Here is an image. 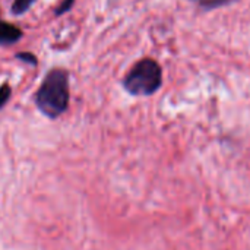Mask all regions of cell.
<instances>
[{
	"mask_svg": "<svg viewBox=\"0 0 250 250\" xmlns=\"http://www.w3.org/2000/svg\"><path fill=\"white\" fill-rule=\"evenodd\" d=\"M163 73L160 64L152 59L138 62L125 78V88L132 95H151L161 86Z\"/></svg>",
	"mask_w": 250,
	"mask_h": 250,
	"instance_id": "obj_2",
	"label": "cell"
},
{
	"mask_svg": "<svg viewBox=\"0 0 250 250\" xmlns=\"http://www.w3.org/2000/svg\"><path fill=\"white\" fill-rule=\"evenodd\" d=\"M34 1L35 0H15L12 4V12L15 15H22L34 4Z\"/></svg>",
	"mask_w": 250,
	"mask_h": 250,
	"instance_id": "obj_4",
	"label": "cell"
},
{
	"mask_svg": "<svg viewBox=\"0 0 250 250\" xmlns=\"http://www.w3.org/2000/svg\"><path fill=\"white\" fill-rule=\"evenodd\" d=\"M22 38V31L0 19V45L13 44Z\"/></svg>",
	"mask_w": 250,
	"mask_h": 250,
	"instance_id": "obj_3",
	"label": "cell"
},
{
	"mask_svg": "<svg viewBox=\"0 0 250 250\" xmlns=\"http://www.w3.org/2000/svg\"><path fill=\"white\" fill-rule=\"evenodd\" d=\"M38 110L48 119L63 114L69 104V75L63 69L50 70L35 94Z\"/></svg>",
	"mask_w": 250,
	"mask_h": 250,
	"instance_id": "obj_1",
	"label": "cell"
},
{
	"mask_svg": "<svg viewBox=\"0 0 250 250\" xmlns=\"http://www.w3.org/2000/svg\"><path fill=\"white\" fill-rule=\"evenodd\" d=\"M16 57H18V59H21V60H23V62H26V63H29V64H37V59H35V56H34V54L19 53V54H16Z\"/></svg>",
	"mask_w": 250,
	"mask_h": 250,
	"instance_id": "obj_7",
	"label": "cell"
},
{
	"mask_svg": "<svg viewBox=\"0 0 250 250\" xmlns=\"http://www.w3.org/2000/svg\"><path fill=\"white\" fill-rule=\"evenodd\" d=\"M10 88H9V85H3V86H0V108L9 101V98H10Z\"/></svg>",
	"mask_w": 250,
	"mask_h": 250,
	"instance_id": "obj_5",
	"label": "cell"
},
{
	"mask_svg": "<svg viewBox=\"0 0 250 250\" xmlns=\"http://www.w3.org/2000/svg\"><path fill=\"white\" fill-rule=\"evenodd\" d=\"M73 1L75 0H64L59 7H57V10H56V15H63L64 12H67V10H70V7H72V4H73Z\"/></svg>",
	"mask_w": 250,
	"mask_h": 250,
	"instance_id": "obj_6",
	"label": "cell"
}]
</instances>
